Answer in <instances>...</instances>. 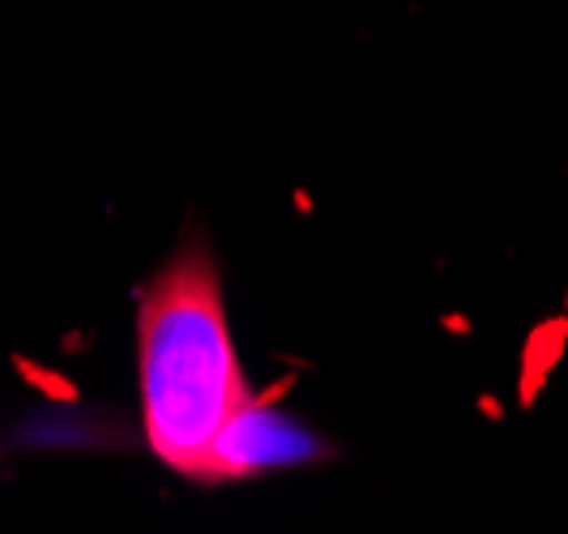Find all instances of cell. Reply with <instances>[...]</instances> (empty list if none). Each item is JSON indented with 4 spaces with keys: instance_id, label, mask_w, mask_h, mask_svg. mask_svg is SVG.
<instances>
[{
    "instance_id": "cell-1",
    "label": "cell",
    "mask_w": 568,
    "mask_h": 534,
    "mask_svg": "<svg viewBox=\"0 0 568 534\" xmlns=\"http://www.w3.org/2000/svg\"><path fill=\"white\" fill-rule=\"evenodd\" d=\"M142 427L159 462L193 478L223 423L253 397L223 309L219 265L205 249L163 265L138 312Z\"/></svg>"
},
{
    "instance_id": "cell-2",
    "label": "cell",
    "mask_w": 568,
    "mask_h": 534,
    "mask_svg": "<svg viewBox=\"0 0 568 534\" xmlns=\"http://www.w3.org/2000/svg\"><path fill=\"white\" fill-rule=\"evenodd\" d=\"M325 445L300 420L278 411L270 397H248L214 436L197 471V483H240V478L270 475L283 466H308L321 462Z\"/></svg>"
}]
</instances>
